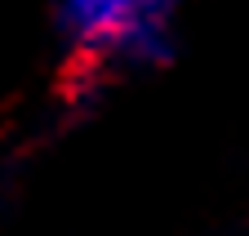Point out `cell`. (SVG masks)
Returning a JSON list of instances; mask_svg holds the SVG:
<instances>
[{"mask_svg": "<svg viewBox=\"0 0 249 236\" xmlns=\"http://www.w3.org/2000/svg\"><path fill=\"white\" fill-rule=\"evenodd\" d=\"M58 18L80 49L124 54L129 63H165L174 54L169 27L142 0H58Z\"/></svg>", "mask_w": 249, "mask_h": 236, "instance_id": "obj_1", "label": "cell"}]
</instances>
